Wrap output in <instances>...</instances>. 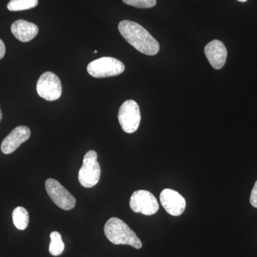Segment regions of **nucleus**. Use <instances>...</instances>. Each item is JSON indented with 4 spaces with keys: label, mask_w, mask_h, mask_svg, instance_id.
I'll return each mask as SVG.
<instances>
[{
    "label": "nucleus",
    "mask_w": 257,
    "mask_h": 257,
    "mask_svg": "<svg viewBox=\"0 0 257 257\" xmlns=\"http://www.w3.org/2000/svg\"><path fill=\"white\" fill-rule=\"evenodd\" d=\"M118 28L126 41L139 52L150 56L158 53V42L141 25L135 22L123 20L120 22Z\"/></svg>",
    "instance_id": "1"
},
{
    "label": "nucleus",
    "mask_w": 257,
    "mask_h": 257,
    "mask_svg": "<svg viewBox=\"0 0 257 257\" xmlns=\"http://www.w3.org/2000/svg\"><path fill=\"white\" fill-rule=\"evenodd\" d=\"M104 231L106 238L114 244L130 245L137 249L143 247V243L135 231L119 218L112 217L106 221Z\"/></svg>",
    "instance_id": "2"
},
{
    "label": "nucleus",
    "mask_w": 257,
    "mask_h": 257,
    "mask_svg": "<svg viewBox=\"0 0 257 257\" xmlns=\"http://www.w3.org/2000/svg\"><path fill=\"white\" fill-rule=\"evenodd\" d=\"M100 177L101 167L97 161V153L90 150L83 159L82 166L79 171V183L85 188H92L99 182Z\"/></svg>",
    "instance_id": "3"
},
{
    "label": "nucleus",
    "mask_w": 257,
    "mask_h": 257,
    "mask_svg": "<svg viewBox=\"0 0 257 257\" xmlns=\"http://www.w3.org/2000/svg\"><path fill=\"white\" fill-rule=\"evenodd\" d=\"M124 64L113 57H101L88 64L87 72L95 78H106L119 75L124 72Z\"/></svg>",
    "instance_id": "4"
},
{
    "label": "nucleus",
    "mask_w": 257,
    "mask_h": 257,
    "mask_svg": "<svg viewBox=\"0 0 257 257\" xmlns=\"http://www.w3.org/2000/svg\"><path fill=\"white\" fill-rule=\"evenodd\" d=\"M118 119L123 131L128 134L135 133L141 121V112L138 103L131 99L124 101L120 106Z\"/></svg>",
    "instance_id": "5"
},
{
    "label": "nucleus",
    "mask_w": 257,
    "mask_h": 257,
    "mask_svg": "<svg viewBox=\"0 0 257 257\" xmlns=\"http://www.w3.org/2000/svg\"><path fill=\"white\" fill-rule=\"evenodd\" d=\"M37 92L40 97L52 101L60 99L62 87L60 78L55 74L46 72L37 81Z\"/></svg>",
    "instance_id": "6"
},
{
    "label": "nucleus",
    "mask_w": 257,
    "mask_h": 257,
    "mask_svg": "<svg viewBox=\"0 0 257 257\" xmlns=\"http://www.w3.org/2000/svg\"><path fill=\"white\" fill-rule=\"evenodd\" d=\"M45 188L50 199L61 209L68 211L75 207V198L55 179H47Z\"/></svg>",
    "instance_id": "7"
},
{
    "label": "nucleus",
    "mask_w": 257,
    "mask_h": 257,
    "mask_svg": "<svg viewBox=\"0 0 257 257\" xmlns=\"http://www.w3.org/2000/svg\"><path fill=\"white\" fill-rule=\"evenodd\" d=\"M130 207L136 213L150 216L156 214L160 205L156 198L147 190H138L133 193L130 198Z\"/></svg>",
    "instance_id": "8"
},
{
    "label": "nucleus",
    "mask_w": 257,
    "mask_h": 257,
    "mask_svg": "<svg viewBox=\"0 0 257 257\" xmlns=\"http://www.w3.org/2000/svg\"><path fill=\"white\" fill-rule=\"evenodd\" d=\"M160 198L162 207L168 214L175 216L183 214L186 201L178 192L173 189H165L161 192Z\"/></svg>",
    "instance_id": "9"
},
{
    "label": "nucleus",
    "mask_w": 257,
    "mask_h": 257,
    "mask_svg": "<svg viewBox=\"0 0 257 257\" xmlns=\"http://www.w3.org/2000/svg\"><path fill=\"white\" fill-rule=\"evenodd\" d=\"M30 135L31 132L28 126H19L14 128L2 143V152L5 155L13 153L22 144L29 140Z\"/></svg>",
    "instance_id": "10"
},
{
    "label": "nucleus",
    "mask_w": 257,
    "mask_h": 257,
    "mask_svg": "<svg viewBox=\"0 0 257 257\" xmlns=\"http://www.w3.org/2000/svg\"><path fill=\"white\" fill-rule=\"evenodd\" d=\"M204 53L213 68L220 69L224 67L227 57V50L219 40H213L206 45Z\"/></svg>",
    "instance_id": "11"
},
{
    "label": "nucleus",
    "mask_w": 257,
    "mask_h": 257,
    "mask_svg": "<svg viewBox=\"0 0 257 257\" xmlns=\"http://www.w3.org/2000/svg\"><path fill=\"white\" fill-rule=\"evenodd\" d=\"M11 31L15 38L23 42H28L37 36L39 28L35 24L19 20L12 25Z\"/></svg>",
    "instance_id": "12"
},
{
    "label": "nucleus",
    "mask_w": 257,
    "mask_h": 257,
    "mask_svg": "<svg viewBox=\"0 0 257 257\" xmlns=\"http://www.w3.org/2000/svg\"><path fill=\"white\" fill-rule=\"evenodd\" d=\"M13 223L17 229L19 230H25L28 226L29 217L28 211L25 208L18 207L15 208L13 212Z\"/></svg>",
    "instance_id": "13"
},
{
    "label": "nucleus",
    "mask_w": 257,
    "mask_h": 257,
    "mask_svg": "<svg viewBox=\"0 0 257 257\" xmlns=\"http://www.w3.org/2000/svg\"><path fill=\"white\" fill-rule=\"evenodd\" d=\"M51 243L49 251L52 256H60L63 252L64 244L62 241V236L57 231H52L50 234Z\"/></svg>",
    "instance_id": "14"
},
{
    "label": "nucleus",
    "mask_w": 257,
    "mask_h": 257,
    "mask_svg": "<svg viewBox=\"0 0 257 257\" xmlns=\"http://www.w3.org/2000/svg\"><path fill=\"white\" fill-rule=\"evenodd\" d=\"M38 0H11L8 5L10 11H23L35 8L38 5Z\"/></svg>",
    "instance_id": "15"
},
{
    "label": "nucleus",
    "mask_w": 257,
    "mask_h": 257,
    "mask_svg": "<svg viewBox=\"0 0 257 257\" xmlns=\"http://www.w3.org/2000/svg\"><path fill=\"white\" fill-rule=\"evenodd\" d=\"M124 4L138 8H151L157 4V0H122Z\"/></svg>",
    "instance_id": "16"
},
{
    "label": "nucleus",
    "mask_w": 257,
    "mask_h": 257,
    "mask_svg": "<svg viewBox=\"0 0 257 257\" xmlns=\"http://www.w3.org/2000/svg\"><path fill=\"white\" fill-rule=\"evenodd\" d=\"M250 203L253 207L257 208V181L253 186L250 196Z\"/></svg>",
    "instance_id": "17"
},
{
    "label": "nucleus",
    "mask_w": 257,
    "mask_h": 257,
    "mask_svg": "<svg viewBox=\"0 0 257 257\" xmlns=\"http://www.w3.org/2000/svg\"><path fill=\"white\" fill-rule=\"evenodd\" d=\"M5 52H6V48H5V43L0 39V60H2L5 57Z\"/></svg>",
    "instance_id": "18"
},
{
    "label": "nucleus",
    "mask_w": 257,
    "mask_h": 257,
    "mask_svg": "<svg viewBox=\"0 0 257 257\" xmlns=\"http://www.w3.org/2000/svg\"><path fill=\"white\" fill-rule=\"evenodd\" d=\"M3 119V113H2L1 109H0V121Z\"/></svg>",
    "instance_id": "19"
},
{
    "label": "nucleus",
    "mask_w": 257,
    "mask_h": 257,
    "mask_svg": "<svg viewBox=\"0 0 257 257\" xmlns=\"http://www.w3.org/2000/svg\"><path fill=\"white\" fill-rule=\"evenodd\" d=\"M238 1L241 2V3H245V2L247 1V0H238Z\"/></svg>",
    "instance_id": "20"
},
{
    "label": "nucleus",
    "mask_w": 257,
    "mask_h": 257,
    "mask_svg": "<svg viewBox=\"0 0 257 257\" xmlns=\"http://www.w3.org/2000/svg\"><path fill=\"white\" fill-rule=\"evenodd\" d=\"M94 53H97V51L94 50Z\"/></svg>",
    "instance_id": "21"
}]
</instances>
